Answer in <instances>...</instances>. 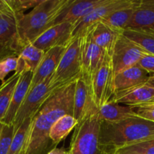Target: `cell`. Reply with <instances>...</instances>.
Wrapping results in <instances>:
<instances>
[{
	"mask_svg": "<svg viewBox=\"0 0 154 154\" xmlns=\"http://www.w3.org/2000/svg\"><path fill=\"white\" fill-rule=\"evenodd\" d=\"M81 78V38H72L50 79L52 93Z\"/></svg>",
	"mask_w": 154,
	"mask_h": 154,
	"instance_id": "obj_6",
	"label": "cell"
},
{
	"mask_svg": "<svg viewBox=\"0 0 154 154\" xmlns=\"http://www.w3.org/2000/svg\"><path fill=\"white\" fill-rule=\"evenodd\" d=\"M66 45H59L45 51L42 61L33 72L30 90L47 79H50L55 72L60 60L66 50Z\"/></svg>",
	"mask_w": 154,
	"mask_h": 154,
	"instance_id": "obj_14",
	"label": "cell"
},
{
	"mask_svg": "<svg viewBox=\"0 0 154 154\" xmlns=\"http://www.w3.org/2000/svg\"><path fill=\"white\" fill-rule=\"evenodd\" d=\"M149 54L122 34L119 35L111 55L114 75L138 64L143 56Z\"/></svg>",
	"mask_w": 154,
	"mask_h": 154,
	"instance_id": "obj_9",
	"label": "cell"
},
{
	"mask_svg": "<svg viewBox=\"0 0 154 154\" xmlns=\"http://www.w3.org/2000/svg\"><path fill=\"white\" fill-rule=\"evenodd\" d=\"M47 154H69V152L65 150L63 147H61V148L54 147L52 150H50Z\"/></svg>",
	"mask_w": 154,
	"mask_h": 154,
	"instance_id": "obj_33",
	"label": "cell"
},
{
	"mask_svg": "<svg viewBox=\"0 0 154 154\" xmlns=\"http://www.w3.org/2000/svg\"><path fill=\"white\" fill-rule=\"evenodd\" d=\"M110 101L131 108L154 102V88L147 84L116 93Z\"/></svg>",
	"mask_w": 154,
	"mask_h": 154,
	"instance_id": "obj_17",
	"label": "cell"
},
{
	"mask_svg": "<svg viewBox=\"0 0 154 154\" xmlns=\"http://www.w3.org/2000/svg\"><path fill=\"white\" fill-rule=\"evenodd\" d=\"M31 122L32 118L26 120L14 132L8 154H26Z\"/></svg>",
	"mask_w": 154,
	"mask_h": 154,
	"instance_id": "obj_26",
	"label": "cell"
},
{
	"mask_svg": "<svg viewBox=\"0 0 154 154\" xmlns=\"http://www.w3.org/2000/svg\"><path fill=\"white\" fill-rule=\"evenodd\" d=\"M70 0H42L29 13L18 20L20 37L24 46L32 44L41 34L51 27V23Z\"/></svg>",
	"mask_w": 154,
	"mask_h": 154,
	"instance_id": "obj_3",
	"label": "cell"
},
{
	"mask_svg": "<svg viewBox=\"0 0 154 154\" xmlns=\"http://www.w3.org/2000/svg\"><path fill=\"white\" fill-rule=\"evenodd\" d=\"M22 15L18 0H0V61L18 57L25 47L18 27Z\"/></svg>",
	"mask_w": 154,
	"mask_h": 154,
	"instance_id": "obj_4",
	"label": "cell"
},
{
	"mask_svg": "<svg viewBox=\"0 0 154 154\" xmlns=\"http://www.w3.org/2000/svg\"><path fill=\"white\" fill-rule=\"evenodd\" d=\"M95 108H97L92 100L90 90L84 81L79 78L75 83L72 116L79 123Z\"/></svg>",
	"mask_w": 154,
	"mask_h": 154,
	"instance_id": "obj_19",
	"label": "cell"
},
{
	"mask_svg": "<svg viewBox=\"0 0 154 154\" xmlns=\"http://www.w3.org/2000/svg\"><path fill=\"white\" fill-rule=\"evenodd\" d=\"M151 75L138 64L122 71L114 78V94L146 84Z\"/></svg>",
	"mask_w": 154,
	"mask_h": 154,
	"instance_id": "obj_16",
	"label": "cell"
},
{
	"mask_svg": "<svg viewBox=\"0 0 154 154\" xmlns=\"http://www.w3.org/2000/svg\"><path fill=\"white\" fill-rule=\"evenodd\" d=\"M78 121L72 115L66 114L59 118L53 124L50 129L49 138L52 143L53 147H57L59 143L66 139L71 131L75 129Z\"/></svg>",
	"mask_w": 154,
	"mask_h": 154,
	"instance_id": "obj_22",
	"label": "cell"
},
{
	"mask_svg": "<svg viewBox=\"0 0 154 154\" xmlns=\"http://www.w3.org/2000/svg\"><path fill=\"white\" fill-rule=\"evenodd\" d=\"M154 137V122L137 115L114 123L101 122L99 142L107 154Z\"/></svg>",
	"mask_w": 154,
	"mask_h": 154,
	"instance_id": "obj_2",
	"label": "cell"
},
{
	"mask_svg": "<svg viewBox=\"0 0 154 154\" xmlns=\"http://www.w3.org/2000/svg\"><path fill=\"white\" fill-rule=\"evenodd\" d=\"M107 0H70L51 23V26L63 23L75 24L87 16L94 9L102 5Z\"/></svg>",
	"mask_w": 154,
	"mask_h": 154,
	"instance_id": "obj_12",
	"label": "cell"
},
{
	"mask_svg": "<svg viewBox=\"0 0 154 154\" xmlns=\"http://www.w3.org/2000/svg\"><path fill=\"white\" fill-rule=\"evenodd\" d=\"M137 1V0H134V2L131 5L113 12L110 16L103 20L101 23L105 24L106 26L113 29L118 30L122 32V31L127 28L132 19Z\"/></svg>",
	"mask_w": 154,
	"mask_h": 154,
	"instance_id": "obj_24",
	"label": "cell"
},
{
	"mask_svg": "<svg viewBox=\"0 0 154 154\" xmlns=\"http://www.w3.org/2000/svg\"><path fill=\"white\" fill-rule=\"evenodd\" d=\"M44 54L45 52L35 47L33 44H29L24 47L18 56L21 73L23 74L26 72H34L42 61Z\"/></svg>",
	"mask_w": 154,
	"mask_h": 154,
	"instance_id": "obj_23",
	"label": "cell"
},
{
	"mask_svg": "<svg viewBox=\"0 0 154 154\" xmlns=\"http://www.w3.org/2000/svg\"><path fill=\"white\" fill-rule=\"evenodd\" d=\"M11 72L21 73L18 57H8L0 61V81L2 84L6 81V77Z\"/></svg>",
	"mask_w": 154,
	"mask_h": 154,
	"instance_id": "obj_29",
	"label": "cell"
},
{
	"mask_svg": "<svg viewBox=\"0 0 154 154\" xmlns=\"http://www.w3.org/2000/svg\"><path fill=\"white\" fill-rule=\"evenodd\" d=\"M138 117L154 122V102L131 108Z\"/></svg>",
	"mask_w": 154,
	"mask_h": 154,
	"instance_id": "obj_31",
	"label": "cell"
},
{
	"mask_svg": "<svg viewBox=\"0 0 154 154\" xmlns=\"http://www.w3.org/2000/svg\"><path fill=\"white\" fill-rule=\"evenodd\" d=\"M88 30L90 32L93 42L111 57L115 45L119 35L122 34V32L113 29L101 22L94 25Z\"/></svg>",
	"mask_w": 154,
	"mask_h": 154,
	"instance_id": "obj_20",
	"label": "cell"
},
{
	"mask_svg": "<svg viewBox=\"0 0 154 154\" xmlns=\"http://www.w3.org/2000/svg\"><path fill=\"white\" fill-rule=\"evenodd\" d=\"M81 38V79L91 92L92 81L101 67L107 53L92 40L89 30L79 36Z\"/></svg>",
	"mask_w": 154,
	"mask_h": 154,
	"instance_id": "obj_7",
	"label": "cell"
},
{
	"mask_svg": "<svg viewBox=\"0 0 154 154\" xmlns=\"http://www.w3.org/2000/svg\"><path fill=\"white\" fill-rule=\"evenodd\" d=\"M14 135L13 125H5L3 126L0 136V154L8 153L9 147L11 143Z\"/></svg>",
	"mask_w": 154,
	"mask_h": 154,
	"instance_id": "obj_30",
	"label": "cell"
},
{
	"mask_svg": "<svg viewBox=\"0 0 154 154\" xmlns=\"http://www.w3.org/2000/svg\"><path fill=\"white\" fill-rule=\"evenodd\" d=\"M21 75V73L14 72V75L0 85V123H2V120L8 109L14 91Z\"/></svg>",
	"mask_w": 154,
	"mask_h": 154,
	"instance_id": "obj_25",
	"label": "cell"
},
{
	"mask_svg": "<svg viewBox=\"0 0 154 154\" xmlns=\"http://www.w3.org/2000/svg\"><path fill=\"white\" fill-rule=\"evenodd\" d=\"M100 126L101 120L95 108L74 129L69 154H107L99 142Z\"/></svg>",
	"mask_w": 154,
	"mask_h": 154,
	"instance_id": "obj_5",
	"label": "cell"
},
{
	"mask_svg": "<svg viewBox=\"0 0 154 154\" xmlns=\"http://www.w3.org/2000/svg\"><path fill=\"white\" fill-rule=\"evenodd\" d=\"M126 29L154 35V0H137L132 19Z\"/></svg>",
	"mask_w": 154,
	"mask_h": 154,
	"instance_id": "obj_15",
	"label": "cell"
},
{
	"mask_svg": "<svg viewBox=\"0 0 154 154\" xmlns=\"http://www.w3.org/2000/svg\"><path fill=\"white\" fill-rule=\"evenodd\" d=\"M122 33L148 54L154 55V35L130 29H124Z\"/></svg>",
	"mask_w": 154,
	"mask_h": 154,
	"instance_id": "obj_27",
	"label": "cell"
},
{
	"mask_svg": "<svg viewBox=\"0 0 154 154\" xmlns=\"http://www.w3.org/2000/svg\"><path fill=\"white\" fill-rule=\"evenodd\" d=\"M4 124L2 123H0V136H1V134H2V128Z\"/></svg>",
	"mask_w": 154,
	"mask_h": 154,
	"instance_id": "obj_35",
	"label": "cell"
},
{
	"mask_svg": "<svg viewBox=\"0 0 154 154\" xmlns=\"http://www.w3.org/2000/svg\"><path fill=\"white\" fill-rule=\"evenodd\" d=\"M113 154H154V137L141 142L118 149Z\"/></svg>",
	"mask_w": 154,
	"mask_h": 154,
	"instance_id": "obj_28",
	"label": "cell"
},
{
	"mask_svg": "<svg viewBox=\"0 0 154 154\" xmlns=\"http://www.w3.org/2000/svg\"><path fill=\"white\" fill-rule=\"evenodd\" d=\"M75 82L54 92L32 118L26 154H47L53 147L51 126L63 116L73 114Z\"/></svg>",
	"mask_w": 154,
	"mask_h": 154,
	"instance_id": "obj_1",
	"label": "cell"
},
{
	"mask_svg": "<svg viewBox=\"0 0 154 154\" xmlns=\"http://www.w3.org/2000/svg\"><path fill=\"white\" fill-rule=\"evenodd\" d=\"M50 79L45 80L29 90L14 120V132L26 120L33 118L42 104L52 93L50 89Z\"/></svg>",
	"mask_w": 154,
	"mask_h": 154,
	"instance_id": "obj_10",
	"label": "cell"
},
{
	"mask_svg": "<svg viewBox=\"0 0 154 154\" xmlns=\"http://www.w3.org/2000/svg\"><path fill=\"white\" fill-rule=\"evenodd\" d=\"M138 65L151 75H154V55L146 54L139 61Z\"/></svg>",
	"mask_w": 154,
	"mask_h": 154,
	"instance_id": "obj_32",
	"label": "cell"
},
{
	"mask_svg": "<svg viewBox=\"0 0 154 154\" xmlns=\"http://www.w3.org/2000/svg\"><path fill=\"white\" fill-rule=\"evenodd\" d=\"M98 112L101 122L109 123L120 121L137 115L131 107L120 105L112 101H109L107 103L98 108Z\"/></svg>",
	"mask_w": 154,
	"mask_h": 154,
	"instance_id": "obj_21",
	"label": "cell"
},
{
	"mask_svg": "<svg viewBox=\"0 0 154 154\" xmlns=\"http://www.w3.org/2000/svg\"><path fill=\"white\" fill-rule=\"evenodd\" d=\"M146 84L149 86H150V87H152V88H154V75H151V77L149 78V79L148 80Z\"/></svg>",
	"mask_w": 154,
	"mask_h": 154,
	"instance_id": "obj_34",
	"label": "cell"
},
{
	"mask_svg": "<svg viewBox=\"0 0 154 154\" xmlns=\"http://www.w3.org/2000/svg\"><path fill=\"white\" fill-rule=\"evenodd\" d=\"M134 2V0H107V2L94 9L87 16L74 24L72 38L79 37L86 30L91 29L98 23L101 22L113 12L131 5Z\"/></svg>",
	"mask_w": 154,
	"mask_h": 154,
	"instance_id": "obj_11",
	"label": "cell"
},
{
	"mask_svg": "<svg viewBox=\"0 0 154 154\" xmlns=\"http://www.w3.org/2000/svg\"><path fill=\"white\" fill-rule=\"evenodd\" d=\"M33 76V72H26L21 74L19 81H18L14 91L8 109L4 118L2 120V123L3 124L13 125L17 113L30 90Z\"/></svg>",
	"mask_w": 154,
	"mask_h": 154,
	"instance_id": "obj_18",
	"label": "cell"
},
{
	"mask_svg": "<svg viewBox=\"0 0 154 154\" xmlns=\"http://www.w3.org/2000/svg\"><path fill=\"white\" fill-rule=\"evenodd\" d=\"M114 78L111 57L106 54L91 87L92 100L98 109L113 98L114 95Z\"/></svg>",
	"mask_w": 154,
	"mask_h": 154,
	"instance_id": "obj_8",
	"label": "cell"
},
{
	"mask_svg": "<svg viewBox=\"0 0 154 154\" xmlns=\"http://www.w3.org/2000/svg\"><path fill=\"white\" fill-rule=\"evenodd\" d=\"M73 29L74 24L69 23L53 26L41 34L32 44L44 52L54 47L66 45L72 39Z\"/></svg>",
	"mask_w": 154,
	"mask_h": 154,
	"instance_id": "obj_13",
	"label": "cell"
}]
</instances>
